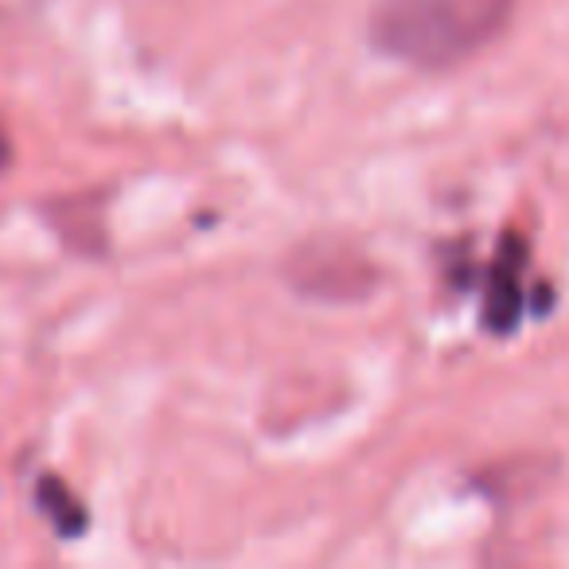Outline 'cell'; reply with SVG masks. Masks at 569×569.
Masks as SVG:
<instances>
[{"label":"cell","mask_w":569,"mask_h":569,"mask_svg":"<svg viewBox=\"0 0 569 569\" xmlns=\"http://www.w3.org/2000/svg\"><path fill=\"white\" fill-rule=\"evenodd\" d=\"M511 9L515 0H379L371 40L398 63L445 71L496 40Z\"/></svg>","instance_id":"cell-1"},{"label":"cell","mask_w":569,"mask_h":569,"mask_svg":"<svg viewBox=\"0 0 569 569\" xmlns=\"http://www.w3.org/2000/svg\"><path fill=\"white\" fill-rule=\"evenodd\" d=\"M36 503H40V511L51 519V527L59 530L63 538H74L87 530V511H82L79 499L67 491L63 480H56V476H43L40 488H36Z\"/></svg>","instance_id":"cell-3"},{"label":"cell","mask_w":569,"mask_h":569,"mask_svg":"<svg viewBox=\"0 0 569 569\" xmlns=\"http://www.w3.org/2000/svg\"><path fill=\"white\" fill-rule=\"evenodd\" d=\"M12 164V141H9V133H4V126H0V172Z\"/></svg>","instance_id":"cell-4"},{"label":"cell","mask_w":569,"mask_h":569,"mask_svg":"<svg viewBox=\"0 0 569 569\" xmlns=\"http://www.w3.org/2000/svg\"><path fill=\"white\" fill-rule=\"evenodd\" d=\"M522 269H527V242L519 234H503L499 253L488 269L483 289V328L496 336L515 332L522 317Z\"/></svg>","instance_id":"cell-2"}]
</instances>
